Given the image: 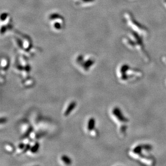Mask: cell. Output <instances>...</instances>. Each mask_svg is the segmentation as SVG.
I'll list each match as a JSON object with an SVG mask.
<instances>
[{"mask_svg":"<svg viewBox=\"0 0 166 166\" xmlns=\"http://www.w3.org/2000/svg\"><path fill=\"white\" fill-rule=\"evenodd\" d=\"M152 149V146L149 144H137L131 148L129 154L135 160L144 164L153 165L155 163V160L151 154Z\"/></svg>","mask_w":166,"mask_h":166,"instance_id":"1","label":"cell"},{"mask_svg":"<svg viewBox=\"0 0 166 166\" xmlns=\"http://www.w3.org/2000/svg\"><path fill=\"white\" fill-rule=\"evenodd\" d=\"M119 78L125 82H135L140 79L143 75V72L140 69L132 68L128 64L121 66L119 69Z\"/></svg>","mask_w":166,"mask_h":166,"instance_id":"2","label":"cell"},{"mask_svg":"<svg viewBox=\"0 0 166 166\" xmlns=\"http://www.w3.org/2000/svg\"><path fill=\"white\" fill-rule=\"evenodd\" d=\"M112 114L116 118L117 121L120 123V124H122V128L120 131V132L122 135H125L128 128L127 124L129 122V119L123 115L121 110L118 107H115L112 109Z\"/></svg>","mask_w":166,"mask_h":166,"instance_id":"3","label":"cell"},{"mask_svg":"<svg viewBox=\"0 0 166 166\" xmlns=\"http://www.w3.org/2000/svg\"><path fill=\"white\" fill-rule=\"evenodd\" d=\"M76 103L75 102H72V103H70L69 105L68 106L67 108L66 109L65 112H64V116H68L72 112V111L75 109V108L76 107Z\"/></svg>","mask_w":166,"mask_h":166,"instance_id":"4","label":"cell"},{"mask_svg":"<svg viewBox=\"0 0 166 166\" xmlns=\"http://www.w3.org/2000/svg\"><path fill=\"white\" fill-rule=\"evenodd\" d=\"M95 127V119L94 118H91L88 123V130L89 131H91L94 129Z\"/></svg>","mask_w":166,"mask_h":166,"instance_id":"5","label":"cell"},{"mask_svg":"<svg viewBox=\"0 0 166 166\" xmlns=\"http://www.w3.org/2000/svg\"><path fill=\"white\" fill-rule=\"evenodd\" d=\"M61 160L66 164H70L72 161L66 155H62L61 156Z\"/></svg>","mask_w":166,"mask_h":166,"instance_id":"6","label":"cell"},{"mask_svg":"<svg viewBox=\"0 0 166 166\" xmlns=\"http://www.w3.org/2000/svg\"><path fill=\"white\" fill-rule=\"evenodd\" d=\"M39 147V144L38 143H36V145L35 146H33L31 148V151L32 153H36V152H37L38 151Z\"/></svg>","mask_w":166,"mask_h":166,"instance_id":"7","label":"cell"},{"mask_svg":"<svg viewBox=\"0 0 166 166\" xmlns=\"http://www.w3.org/2000/svg\"><path fill=\"white\" fill-rule=\"evenodd\" d=\"M93 64V62L91 60H88L87 63L85 62V64H84V67L85 68H89V67L91 66Z\"/></svg>","mask_w":166,"mask_h":166,"instance_id":"8","label":"cell"},{"mask_svg":"<svg viewBox=\"0 0 166 166\" xmlns=\"http://www.w3.org/2000/svg\"><path fill=\"white\" fill-rule=\"evenodd\" d=\"M162 60H163V62L166 65V56L163 57V58H162Z\"/></svg>","mask_w":166,"mask_h":166,"instance_id":"9","label":"cell"},{"mask_svg":"<svg viewBox=\"0 0 166 166\" xmlns=\"http://www.w3.org/2000/svg\"><path fill=\"white\" fill-rule=\"evenodd\" d=\"M164 4H165V5H166V0H165V1H164Z\"/></svg>","mask_w":166,"mask_h":166,"instance_id":"10","label":"cell"}]
</instances>
